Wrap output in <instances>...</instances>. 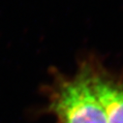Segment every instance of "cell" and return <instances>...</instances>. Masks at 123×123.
I'll use <instances>...</instances> for the list:
<instances>
[{
  "label": "cell",
  "instance_id": "cell-1",
  "mask_svg": "<svg viewBox=\"0 0 123 123\" xmlns=\"http://www.w3.org/2000/svg\"><path fill=\"white\" fill-rule=\"evenodd\" d=\"M49 111L59 123H107L92 88L88 68L72 78H58L49 89Z\"/></svg>",
  "mask_w": 123,
  "mask_h": 123
},
{
  "label": "cell",
  "instance_id": "cell-2",
  "mask_svg": "<svg viewBox=\"0 0 123 123\" xmlns=\"http://www.w3.org/2000/svg\"><path fill=\"white\" fill-rule=\"evenodd\" d=\"M94 93L105 112L107 123H123V86L87 66Z\"/></svg>",
  "mask_w": 123,
  "mask_h": 123
}]
</instances>
